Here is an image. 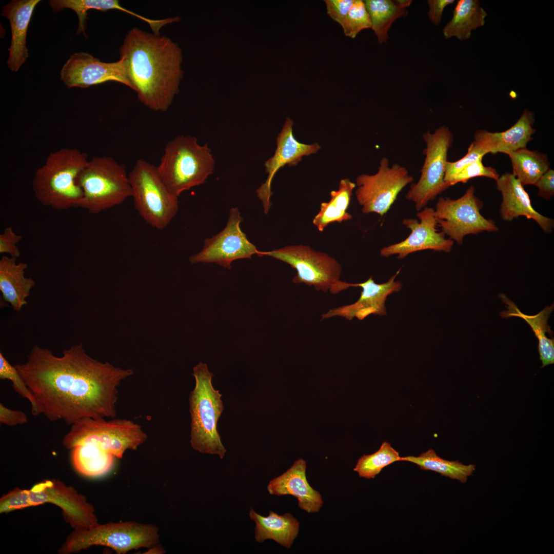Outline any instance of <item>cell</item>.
<instances>
[{"label":"cell","mask_w":554,"mask_h":554,"mask_svg":"<svg viewBox=\"0 0 554 554\" xmlns=\"http://www.w3.org/2000/svg\"><path fill=\"white\" fill-rule=\"evenodd\" d=\"M508 155L512 166V174L524 186L535 185L549 168L547 155L526 148L519 149Z\"/></svg>","instance_id":"cell-30"},{"label":"cell","mask_w":554,"mask_h":554,"mask_svg":"<svg viewBox=\"0 0 554 554\" xmlns=\"http://www.w3.org/2000/svg\"><path fill=\"white\" fill-rule=\"evenodd\" d=\"M71 449V459L74 468L87 477L105 475L113 468L116 458L111 453L92 445H81Z\"/></svg>","instance_id":"cell-29"},{"label":"cell","mask_w":554,"mask_h":554,"mask_svg":"<svg viewBox=\"0 0 554 554\" xmlns=\"http://www.w3.org/2000/svg\"><path fill=\"white\" fill-rule=\"evenodd\" d=\"M419 221L406 219L403 223L411 230L409 235L404 241L383 248L380 254L384 257L397 254V259H403L414 252L432 250L449 252L453 241L445 238V234L439 232L434 216V209L424 207L417 213Z\"/></svg>","instance_id":"cell-17"},{"label":"cell","mask_w":554,"mask_h":554,"mask_svg":"<svg viewBox=\"0 0 554 554\" xmlns=\"http://www.w3.org/2000/svg\"><path fill=\"white\" fill-rule=\"evenodd\" d=\"M28 422V416L21 410H12L0 403V423L9 426Z\"/></svg>","instance_id":"cell-41"},{"label":"cell","mask_w":554,"mask_h":554,"mask_svg":"<svg viewBox=\"0 0 554 554\" xmlns=\"http://www.w3.org/2000/svg\"><path fill=\"white\" fill-rule=\"evenodd\" d=\"M400 270L401 269L387 282L382 284L375 283L372 276L364 282L355 283V287L362 289L360 298L354 303L330 309L322 315V320L337 316L349 321L354 317L363 320L370 314L385 315L387 297L393 292H398L402 288L401 283L395 281Z\"/></svg>","instance_id":"cell-19"},{"label":"cell","mask_w":554,"mask_h":554,"mask_svg":"<svg viewBox=\"0 0 554 554\" xmlns=\"http://www.w3.org/2000/svg\"><path fill=\"white\" fill-rule=\"evenodd\" d=\"M27 263H16V259L3 255L0 260V291L2 299L16 311L27 304L26 300L35 283L25 276Z\"/></svg>","instance_id":"cell-24"},{"label":"cell","mask_w":554,"mask_h":554,"mask_svg":"<svg viewBox=\"0 0 554 554\" xmlns=\"http://www.w3.org/2000/svg\"><path fill=\"white\" fill-rule=\"evenodd\" d=\"M397 461H402V457L389 442L385 441L374 453L361 457L353 470L360 477L373 479L383 468Z\"/></svg>","instance_id":"cell-34"},{"label":"cell","mask_w":554,"mask_h":554,"mask_svg":"<svg viewBox=\"0 0 554 554\" xmlns=\"http://www.w3.org/2000/svg\"><path fill=\"white\" fill-rule=\"evenodd\" d=\"M413 180L405 167L397 163L390 166L388 159L382 157L376 173L357 177L355 195L362 213H375L382 217L401 191Z\"/></svg>","instance_id":"cell-14"},{"label":"cell","mask_w":554,"mask_h":554,"mask_svg":"<svg viewBox=\"0 0 554 554\" xmlns=\"http://www.w3.org/2000/svg\"><path fill=\"white\" fill-rule=\"evenodd\" d=\"M538 188V194L546 200L554 195V171L549 168L535 185Z\"/></svg>","instance_id":"cell-42"},{"label":"cell","mask_w":554,"mask_h":554,"mask_svg":"<svg viewBox=\"0 0 554 554\" xmlns=\"http://www.w3.org/2000/svg\"><path fill=\"white\" fill-rule=\"evenodd\" d=\"M214 166L207 143L201 145L195 137L179 135L166 144L156 167L168 189L179 197L184 191L204 184Z\"/></svg>","instance_id":"cell-5"},{"label":"cell","mask_w":554,"mask_h":554,"mask_svg":"<svg viewBox=\"0 0 554 554\" xmlns=\"http://www.w3.org/2000/svg\"><path fill=\"white\" fill-rule=\"evenodd\" d=\"M355 0H325L328 15L341 26Z\"/></svg>","instance_id":"cell-40"},{"label":"cell","mask_w":554,"mask_h":554,"mask_svg":"<svg viewBox=\"0 0 554 554\" xmlns=\"http://www.w3.org/2000/svg\"><path fill=\"white\" fill-rule=\"evenodd\" d=\"M21 235L16 234L12 227H6L0 234V253L8 254L17 259L21 255L17 244L22 240Z\"/></svg>","instance_id":"cell-39"},{"label":"cell","mask_w":554,"mask_h":554,"mask_svg":"<svg viewBox=\"0 0 554 554\" xmlns=\"http://www.w3.org/2000/svg\"><path fill=\"white\" fill-rule=\"evenodd\" d=\"M371 22V28L381 44L388 38V31L393 22L401 17H406L408 11L400 7L393 1H364Z\"/></svg>","instance_id":"cell-32"},{"label":"cell","mask_w":554,"mask_h":554,"mask_svg":"<svg viewBox=\"0 0 554 554\" xmlns=\"http://www.w3.org/2000/svg\"><path fill=\"white\" fill-rule=\"evenodd\" d=\"M61 80L67 88H85L108 81L122 83L131 89L123 61L104 63L87 52L71 55L64 65Z\"/></svg>","instance_id":"cell-16"},{"label":"cell","mask_w":554,"mask_h":554,"mask_svg":"<svg viewBox=\"0 0 554 554\" xmlns=\"http://www.w3.org/2000/svg\"><path fill=\"white\" fill-rule=\"evenodd\" d=\"M77 183L83 191L78 207L90 213H98L131 197L125 166L109 156H95L89 160Z\"/></svg>","instance_id":"cell-7"},{"label":"cell","mask_w":554,"mask_h":554,"mask_svg":"<svg viewBox=\"0 0 554 554\" xmlns=\"http://www.w3.org/2000/svg\"><path fill=\"white\" fill-rule=\"evenodd\" d=\"M88 161L87 154L76 148H63L50 153L33 179L37 200L57 210L78 207L83 191L77 179Z\"/></svg>","instance_id":"cell-3"},{"label":"cell","mask_w":554,"mask_h":554,"mask_svg":"<svg viewBox=\"0 0 554 554\" xmlns=\"http://www.w3.org/2000/svg\"><path fill=\"white\" fill-rule=\"evenodd\" d=\"M499 296L507 305V310L501 311L500 316L503 319L518 317L523 319L531 327L538 340V350L542 362L541 368L554 363V337L548 321L553 310L554 304L546 306L536 315H529L522 313L517 306L505 294Z\"/></svg>","instance_id":"cell-25"},{"label":"cell","mask_w":554,"mask_h":554,"mask_svg":"<svg viewBox=\"0 0 554 554\" xmlns=\"http://www.w3.org/2000/svg\"><path fill=\"white\" fill-rule=\"evenodd\" d=\"M482 159L468 165L452 176L447 182L449 186L459 183H465L472 178L479 176L490 178L496 182L500 176L499 173L494 168L484 166Z\"/></svg>","instance_id":"cell-37"},{"label":"cell","mask_w":554,"mask_h":554,"mask_svg":"<svg viewBox=\"0 0 554 554\" xmlns=\"http://www.w3.org/2000/svg\"><path fill=\"white\" fill-rule=\"evenodd\" d=\"M487 15L479 1H459L452 18L443 29L445 38L455 36L461 41L468 39L473 30L485 24Z\"/></svg>","instance_id":"cell-27"},{"label":"cell","mask_w":554,"mask_h":554,"mask_svg":"<svg viewBox=\"0 0 554 554\" xmlns=\"http://www.w3.org/2000/svg\"><path fill=\"white\" fill-rule=\"evenodd\" d=\"M474 192L475 188L472 185L458 199L441 197L434 209L438 226L459 245L466 235L499 230L493 221L481 214L483 203Z\"/></svg>","instance_id":"cell-13"},{"label":"cell","mask_w":554,"mask_h":554,"mask_svg":"<svg viewBox=\"0 0 554 554\" xmlns=\"http://www.w3.org/2000/svg\"><path fill=\"white\" fill-rule=\"evenodd\" d=\"M131 89L151 110L165 111L179 91L181 51L171 39L133 27L120 49Z\"/></svg>","instance_id":"cell-2"},{"label":"cell","mask_w":554,"mask_h":554,"mask_svg":"<svg viewBox=\"0 0 554 554\" xmlns=\"http://www.w3.org/2000/svg\"><path fill=\"white\" fill-rule=\"evenodd\" d=\"M48 2L50 6L55 12H60L65 8L71 9L75 12L79 21L76 35L81 32L86 35L87 15V11L89 10L106 11L115 9L126 12L139 19L142 18L141 15L121 6L119 1L117 0H50Z\"/></svg>","instance_id":"cell-33"},{"label":"cell","mask_w":554,"mask_h":554,"mask_svg":"<svg viewBox=\"0 0 554 554\" xmlns=\"http://www.w3.org/2000/svg\"><path fill=\"white\" fill-rule=\"evenodd\" d=\"M345 35L351 38L362 30L371 28V22L364 1L355 0L341 26Z\"/></svg>","instance_id":"cell-36"},{"label":"cell","mask_w":554,"mask_h":554,"mask_svg":"<svg viewBox=\"0 0 554 554\" xmlns=\"http://www.w3.org/2000/svg\"><path fill=\"white\" fill-rule=\"evenodd\" d=\"M293 121L287 117L276 138V148L274 155L266 161L264 166L268 176L264 183L256 190L258 198L261 201L265 214L271 206L272 195L271 183L277 171L285 165L296 166L303 157L317 152L321 146L318 143L305 144L298 141L293 134Z\"/></svg>","instance_id":"cell-18"},{"label":"cell","mask_w":554,"mask_h":554,"mask_svg":"<svg viewBox=\"0 0 554 554\" xmlns=\"http://www.w3.org/2000/svg\"><path fill=\"white\" fill-rule=\"evenodd\" d=\"M249 517L255 523V540L262 543L270 539L285 547L290 548L298 536L300 523L291 513L280 515L270 511L267 517H263L250 508Z\"/></svg>","instance_id":"cell-26"},{"label":"cell","mask_w":554,"mask_h":554,"mask_svg":"<svg viewBox=\"0 0 554 554\" xmlns=\"http://www.w3.org/2000/svg\"><path fill=\"white\" fill-rule=\"evenodd\" d=\"M49 420L72 425L81 419L114 418L117 388L131 369L116 367L88 355L83 344L61 357L35 345L23 364L14 365Z\"/></svg>","instance_id":"cell-1"},{"label":"cell","mask_w":554,"mask_h":554,"mask_svg":"<svg viewBox=\"0 0 554 554\" xmlns=\"http://www.w3.org/2000/svg\"><path fill=\"white\" fill-rule=\"evenodd\" d=\"M306 470V461L299 459L286 471L271 480L267 488L272 495L293 496L297 499L301 509L308 513L318 512L323 501L319 492L309 484Z\"/></svg>","instance_id":"cell-21"},{"label":"cell","mask_w":554,"mask_h":554,"mask_svg":"<svg viewBox=\"0 0 554 554\" xmlns=\"http://www.w3.org/2000/svg\"><path fill=\"white\" fill-rule=\"evenodd\" d=\"M193 371L195 385L189 398L191 447L200 452L217 454L223 459L226 450L217 430V421L224 410L222 394L213 387V374L206 364L200 362Z\"/></svg>","instance_id":"cell-6"},{"label":"cell","mask_w":554,"mask_h":554,"mask_svg":"<svg viewBox=\"0 0 554 554\" xmlns=\"http://www.w3.org/2000/svg\"><path fill=\"white\" fill-rule=\"evenodd\" d=\"M242 221L238 208H232L225 227L217 234L205 240L202 250L189 258L190 263H215L230 269L233 261L251 259L253 254H257L259 250L240 227Z\"/></svg>","instance_id":"cell-15"},{"label":"cell","mask_w":554,"mask_h":554,"mask_svg":"<svg viewBox=\"0 0 554 554\" xmlns=\"http://www.w3.org/2000/svg\"><path fill=\"white\" fill-rule=\"evenodd\" d=\"M39 0H12L3 7L1 15L9 21L12 37L7 64L16 72L28 57L26 36L29 22Z\"/></svg>","instance_id":"cell-23"},{"label":"cell","mask_w":554,"mask_h":554,"mask_svg":"<svg viewBox=\"0 0 554 554\" xmlns=\"http://www.w3.org/2000/svg\"><path fill=\"white\" fill-rule=\"evenodd\" d=\"M259 256H268L289 264L296 271L292 281L312 286L317 291L336 294L354 284L340 280V264L328 254L303 245H290L268 251H258Z\"/></svg>","instance_id":"cell-11"},{"label":"cell","mask_w":554,"mask_h":554,"mask_svg":"<svg viewBox=\"0 0 554 554\" xmlns=\"http://www.w3.org/2000/svg\"><path fill=\"white\" fill-rule=\"evenodd\" d=\"M393 1L396 5L403 8H406L408 7L412 3V1L410 0H397Z\"/></svg>","instance_id":"cell-45"},{"label":"cell","mask_w":554,"mask_h":554,"mask_svg":"<svg viewBox=\"0 0 554 554\" xmlns=\"http://www.w3.org/2000/svg\"><path fill=\"white\" fill-rule=\"evenodd\" d=\"M535 115L532 112L524 109L517 122L510 128L500 132L484 130H477L473 142L487 153H509L526 148L536 132L533 128Z\"/></svg>","instance_id":"cell-22"},{"label":"cell","mask_w":554,"mask_h":554,"mask_svg":"<svg viewBox=\"0 0 554 554\" xmlns=\"http://www.w3.org/2000/svg\"><path fill=\"white\" fill-rule=\"evenodd\" d=\"M496 183L502 196L500 212L503 220L510 222L524 216L536 221L545 233L552 232L553 220L543 216L533 208L528 193L512 173L502 174Z\"/></svg>","instance_id":"cell-20"},{"label":"cell","mask_w":554,"mask_h":554,"mask_svg":"<svg viewBox=\"0 0 554 554\" xmlns=\"http://www.w3.org/2000/svg\"><path fill=\"white\" fill-rule=\"evenodd\" d=\"M486 154L487 153L486 151L472 142L468 148L467 153L463 157L455 162H447L445 167V181L447 183L452 176L465 166L483 158Z\"/></svg>","instance_id":"cell-38"},{"label":"cell","mask_w":554,"mask_h":554,"mask_svg":"<svg viewBox=\"0 0 554 554\" xmlns=\"http://www.w3.org/2000/svg\"><path fill=\"white\" fill-rule=\"evenodd\" d=\"M51 503L59 507L66 521L74 530L98 524L92 504L73 487L55 479L46 480L30 489L16 487L0 498V513Z\"/></svg>","instance_id":"cell-4"},{"label":"cell","mask_w":554,"mask_h":554,"mask_svg":"<svg viewBox=\"0 0 554 554\" xmlns=\"http://www.w3.org/2000/svg\"><path fill=\"white\" fill-rule=\"evenodd\" d=\"M159 528L154 525L136 522L98 524L86 529H73L59 548L60 554L79 552L94 545L108 547L123 554L140 548L157 544Z\"/></svg>","instance_id":"cell-8"},{"label":"cell","mask_w":554,"mask_h":554,"mask_svg":"<svg viewBox=\"0 0 554 554\" xmlns=\"http://www.w3.org/2000/svg\"><path fill=\"white\" fill-rule=\"evenodd\" d=\"M454 0H428L427 4L429 11L427 15L431 22L438 26L441 23L444 9L448 5L453 4Z\"/></svg>","instance_id":"cell-43"},{"label":"cell","mask_w":554,"mask_h":554,"mask_svg":"<svg viewBox=\"0 0 554 554\" xmlns=\"http://www.w3.org/2000/svg\"><path fill=\"white\" fill-rule=\"evenodd\" d=\"M355 186V183L349 179H342L338 190L330 192V201L321 204L319 212L313 219L312 223L319 231H323L330 223H341L352 218L347 210Z\"/></svg>","instance_id":"cell-28"},{"label":"cell","mask_w":554,"mask_h":554,"mask_svg":"<svg viewBox=\"0 0 554 554\" xmlns=\"http://www.w3.org/2000/svg\"><path fill=\"white\" fill-rule=\"evenodd\" d=\"M422 138L426 148L423 150L425 157L421 176L416 184L411 185L406 194V199L414 203L418 211L450 187L444 177L448 152L453 140L452 133L446 126L438 128L433 133L427 131Z\"/></svg>","instance_id":"cell-12"},{"label":"cell","mask_w":554,"mask_h":554,"mask_svg":"<svg viewBox=\"0 0 554 554\" xmlns=\"http://www.w3.org/2000/svg\"><path fill=\"white\" fill-rule=\"evenodd\" d=\"M166 551L163 548L158 546L157 544L154 545L151 547L148 548V549L144 552V553L149 554H162L165 553Z\"/></svg>","instance_id":"cell-44"},{"label":"cell","mask_w":554,"mask_h":554,"mask_svg":"<svg viewBox=\"0 0 554 554\" xmlns=\"http://www.w3.org/2000/svg\"><path fill=\"white\" fill-rule=\"evenodd\" d=\"M128 176L140 215L152 227L164 229L177 212L178 197L168 189L156 166L145 160L136 161Z\"/></svg>","instance_id":"cell-10"},{"label":"cell","mask_w":554,"mask_h":554,"mask_svg":"<svg viewBox=\"0 0 554 554\" xmlns=\"http://www.w3.org/2000/svg\"><path fill=\"white\" fill-rule=\"evenodd\" d=\"M0 379L9 380L15 391L22 397L27 399L31 405V413L37 416L42 414V409L37 399L27 386L17 369L11 365L0 352Z\"/></svg>","instance_id":"cell-35"},{"label":"cell","mask_w":554,"mask_h":554,"mask_svg":"<svg viewBox=\"0 0 554 554\" xmlns=\"http://www.w3.org/2000/svg\"><path fill=\"white\" fill-rule=\"evenodd\" d=\"M147 439L142 427L130 420L87 418L73 423L62 442L68 449L81 445H94L121 459L127 450L136 449Z\"/></svg>","instance_id":"cell-9"},{"label":"cell","mask_w":554,"mask_h":554,"mask_svg":"<svg viewBox=\"0 0 554 554\" xmlns=\"http://www.w3.org/2000/svg\"><path fill=\"white\" fill-rule=\"evenodd\" d=\"M402 461L414 463L422 470L433 471L461 483L466 482L467 478L475 470L474 465H464L458 461H451L443 459L438 456L432 449H429L417 457L409 456L402 457Z\"/></svg>","instance_id":"cell-31"}]
</instances>
